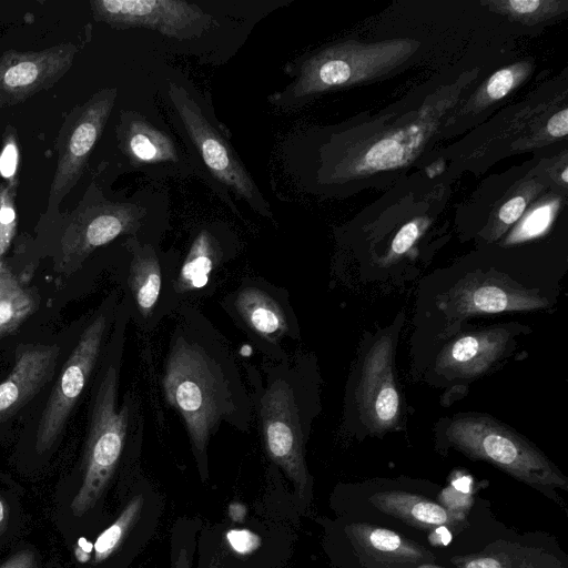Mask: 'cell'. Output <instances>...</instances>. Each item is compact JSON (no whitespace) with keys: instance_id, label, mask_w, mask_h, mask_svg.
I'll use <instances>...</instances> for the list:
<instances>
[{"instance_id":"obj_1","label":"cell","mask_w":568,"mask_h":568,"mask_svg":"<svg viewBox=\"0 0 568 568\" xmlns=\"http://www.w3.org/2000/svg\"><path fill=\"white\" fill-rule=\"evenodd\" d=\"M161 376L166 403L181 416L202 473L207 448L222 424L247 432L253 407L227 341L194 305L175 313Z\"/></svg>"},{"instance_id":"obj_2","label":"cell","mask_w":568,"mask_h":568,"mask_svg":"<svg viewBox=\"0 0 568 568\" xmlns=\"http://www.w3.org/2000/svg\"><path fill=\"white\" fill-rule=\"evenodd\" d=\"M245 372L265 450L303 496L310 483L305 446L318 413L314 361L292 353L261 367L246 363Z\"/></svg>"},{"instance_id":"obj_3","label":"cell","mask_w":568,"mask_h":568,"mask_svg":"<svg viewBox=\"0 0 568 568\" xmlns=\"http://www.w3.org/2000/svg\"><path fill=\"white\" fill-rule=\"evenodd\" d=\"M120 355L112 357L102 373L91 412L80 479L59 499V525L72 537L98 507L122 457L136 404L129 394L118 404Z\"/></svg>"},{"instance_id":"obj_4","label":"cell","mask_w":568,"mask_h":568,"mask_svg":"<svg viewBox=\"0 0 568 568\" xmlns=\"http://www.w3.org/2000/svg\"><path fill=\"white\" fill-rule=\"evenodd\" d=\"M445 438L464 454L487 460L531 485L550 487L566 483L544 454L490 417H456L447 424Z\"/></svg>"},{"instance_id":"obj_5","label":"cell","mask_w":568,"mask_h":568,"mask_svg":"<svg viewBox=\"0 0 568 568\" xmlns=\"http://www.w3.org/2000/svg\"><path fill=\"white\" fill-rule=\"evenodd\" d=\"M418 45L413 40H395L373 44L345 42L327 47L304 61L298 77L287 88L290 98H308L376 78L402 63Z\"/></svg>"},{"instance_id":"obj_6","label":"cell","mask_w":568,"mask_h":568,"mask_svg":"<svg viewBox=\"0 0 568 568\" xmlns=\"http://www.w3.org/2000/svg\"><path fill=\"white\" fill-rule=\"evenodd\" d=\"M146 210L136 203L106 200L94 183L69 215L59 244L55 272L69 276L97 248L122 235L138 237Z\"/></svg>"},{"instance_id":"obj_7","label":"cell","mask_w":568,"mask_h":568,"mask_svg":"<svg viewBox=\"0 0 568 568\" xmlns=\"http://www.w3.org/2000/svg\"><path fill=\"white\" fill-rule=\"evenodd\" d=\"M229 316L266 359L288 357L286 343L300 338L288 292L261 278H244L221 302Z\"/></svg>"},{"instance_id":"obj_8","label":"cell","mask_w":568,"mask_h":568,"mask_svg":"<svg viewBox=\"0 0 568 568\" xmlns=\"http://www.w3.org/2000/svg\"><path fill=\"white\" fill-rule=\"evenodd\" d=\"M129 261L124 275V305L129 317L145 333L154 331L181 305L175 295L180 262L165 257L153 243L129 236L123 243Z\"/></svg>"},{"instance_id":"obj_9","label":"cell","mask_w":568,"mask_h":568,"mask_svg":"<svg viewBox=\"0 0 568 568\" xmlns=\"http://www.w3.org/2000/svg\"><path fill=\"white\" fill-rule=\"evenodd\" d=\"M114 303L101 311L82 332L55 382L39 420L36 452H48L67 424L100 357Z\"/></svg>"},{"instance_id":"obj_10","label":"cell","mask_w":568,"mask_h":568,"mask_svg":"<svg viewBox=\"0 0 568 568\" xmlns=\"http://www.w3.org/2000/svg\"><path fill=\"white\" fill-rule=\"evenodd\" d=\"M168 93L187 135L211 174L244 199L258 214L272 219L268 202L262 196L230 143L212 126L195 100L184 88L171 81Z\"/></svg>"},{"instance_id":"obj_11","label":"cell","mask_w":568,"mask_h":568,"mask_svg":"<svg viewBox=\"0 0 568 568\" xmlns=\"http://www.w3.org/2000/svg\"><path fill=\"white\" fill-rule=\"evenodd\" d=\"M115 98V88L102 89L67 116L57 139L58 164L49 192V213L82 178Z\"/></svg>"},{"instance_id":"obj_12","label":"cell","mask_w":568,"mask_h":568,"mask_svg":"<svg viewBox=\"0 0 568 568\" xmlns=\"http://www.w3.org/2000/svg\"><path fill=\"white\" fill-rule=\"evenodd\" d=\"M94 20L115 29L144 28L178 40L201 37L217 24L200 7L180 0H91Z\"/></svg>"},{"instance_id":"obj_13","label":"cell","mask_w":568,"mask_h":568,"mask_svg":"<svg viewBox=\"0 0 568 568\" xmlns=\"http://www.w3.org/2000/svg\"><path fill=\"white\" fill-rule=\"evenodd\" d=\"M547 305V300L537 291L506 275L471 274L447 293L439 307L450 320H463L473 315L534 311Z\"/></svg>"},{"instance_id":"obj_14","label":"cell","mask_w":568,"mask_h":568,"mask_svg":"<svg viewBox=\"0 0 568 568\" xmlns=\"http://www.w3.org/2000/svg\"><path fill=\"white\" fill-rule=\"evenodd\" d=\"M77 48L63 42L40 51L8 50L0 57V110L50 89L71 68Z\"/></svg>"},{"instance_id":"obj_15","label":"cell","mask_w":568,"mask_h":568,"mask_svg":"<svg viewBox=\"0 0 568 568\" xmlns=\"http://www.w3.org/2000/svg\"><path fill=\"white\" fill-rule=\"evenodd\" d=\"M393 341L378 338L367 352L356 389V404L373 430L390 428L398 419L399 394L393 374Z\"/></svg>"},{"instance_id":"obj_16","label":"cell","mask_w":568,"mask_h":568,"mask_svg":"<svg viewBox=\"0 0 568 568\" xmlns=\"http://www.w3.org/2000/svg\"><path fill=\"white\" fill-rule=\"evenodd\" d=\"M60 347L58 345L21 344L14 353V365L0 383V424L17 414L52 378Z\"/></svg>"},{"instance_id":"obj_17","label":"cell","mask_w":568,"mask_h":568,"mask_svg":"<svg viewBox=\"0 0 568 568\" xmlns=\"http://www.w3.org/2000/svg\"><path fill=\"white\" fill-rule=\"evenodd\" d=\"M229 258L230 254L221 240L210 230H201L178 267V302L194 304L211 296L219 283V273Z\"/></svg>"},{"instance_id":"obj_18","label":"cell","mask_w":568,"mask_h":568,"mask_svg":"<svg viewBox=\"0 0 568 568\" xmlns=\"http://www.w3.org/2000/svg\"><path fill=\"white\" fill-rule=\"evenodd\" d=\"M509 339L506 327L460 335L440 352L436 368L453 378L477 377L505 354Z\"/></svg>"},{"instance_id":"obj_19","label":"cell","mask_w":568,"mask_h":568,"mask_svg":"<svg viewBox=\"0 0 568 568\" xmlns=\"http://www.w3.org/2000/svg\"><path fill=\"white\" fill-rule=\"evenodd\" d=\"M116 133L121 151L134 165L179 160L172 139L139 113L122 112Z\"/></svg>"},{"instance_id":"obj_20","label":"cell","mask_w":568,"mask_h":568,"mask_svg":"<svg viewBox=\"0 0 568 568\" xmlns=\"http://www.w3.org/2000/svg\"><path fill=\"white\" fill-rule=\"evenodd\" d=\"M142 505V496L133 497L112 525L103 530L94 542L80 537L77 542L71 544L74 561L80 566L89 562L91 567H98L111 558L139 518Z\"/></svg>"},{"instance_id":"obj_21","label":"cell","mask_w":568,"mask_h":568,"mask_svg":"<svg viewBox=\"0 0 568 568\" xmlns=\"http://www.w3.org/2000/svg\"><path fill=\"white\" fill-rule=\"evenodd\" d=\"M38 308V296L7 268L0 278V339L14 332Z\"/></svg>"},{"instance_id":"obj_22","label":"cell","mask_w":568,"mask_h":568,"mask_svg":"<svg viewBox=\"0 0 568 568\" xmlns=\"http://www.w3.org/2000/svg\"><path fill=\"white\" fill-rule=\"evenodd\" d=\"M384 496V495H383ZM389 497H385L386 501L399 504V514H407L410 518L418 523L428 525H443L449 520L448 511L439 506L438 504L429 500L415 499V498H403L402 495L397 497L393 494H387ZM392 506V508H399Z\"/></svg>"},{"instance_id":"obj_23","label":"cell","mask_w":568,"mask_h":568,"mask_svg":"<svg viewBox=\"0 0 568 568\" xmlns=\"http://www.w3.org/2000/svg\"><path fill=\"white\" fill-rule=\"evenodd\" d=\"M498 11L508 13L510 17L523 20H540L558 12L560 2L540 0H510L493 2Z\"/></svg>"},{"instance_id":"obj_24","label":"cell","mask_w":568,"mask_h":568,"mask_svg":"<svg viewBox=\"0 0 568 568\" xmlns=\"http://www.w3.org/2000/svg\"><path fill=\"white\" fill-rule=\"evenodd\" d=\"M14 187L16 184L0 185V255L8 250L17 227Z\"/></svg>"},{"instance_id":"obj_25","label":"cell","mask_w":568,"mask_h":568,"mask_svg":"<svg viewBox=\"0 0 568 568\" xmlns=\"http://www.w3.org/2000/svg\"><path fill=\"white\" fill-rule=\"evenodd\" d=\"M19 506L16 495L0 490V548L18 532Z\"/></svg>"},{"instance_id":"obj_26","label":"cell","mask_w":568,"mask_h":568,"mask_svg":"<svg viewBox=\"0 0 568 568\" xmlns=\"http://www.w3.org/2000/svg\"><path fill=\"white\" fill-rule=\"evenodd\" d=\"M0 568H57L32 545L21 544L0 564Z\"/></svg>"},{"instance_id":"obj_27","label":"cell","mask_w":568,"mask_h":568,"mask_svg":"<svg viewBox=\"0 0 568 568\" xmlns=\"http://www.w3.org/2000/svg\"><path fill=\"white\" fill-rule=\"evenodd\" d=\"M524 73L518 65L501 69L494 73L487 85L486 93L491 100L504 98L516 84L517 80Z\"/></svg>"},{"instance_id":"obj_28","label":"cell","mask_w":568,"mask_h":568,"mask_svg":"<svg viewBox=\"0 0 568 568\" xmlns=\"http://www.w3.org/2000/svg\"><path fill=\"white\" fill-rule=\"evenodd\" d=\"M19 162V148L14 133H6L0 152V175L9 180L10 184H16Z\"/></svg>"},{"instance_id":"obj_29","label":"cell","mask_w":568,"mask_h":568,"mask_svg":"<svg viewBox=\"0 0 568 568\" xmlns=\"http://www.w3.org/2000/svg\"><path fill=\"white\" fill-rule=\"evenodd\" d=\"M226 538L232 549L241 555L253 552L261 544L258 536L245 529L230 530Z\"/></svg>"},{"instance_id":"obj_30","label":"cell","mask_w":568,"mask_h":568,"mask_svg":"<svg viewBox=\"0 0 568 568\" xmlns=\"http://www.w3.org/2000/svg\"><path fill=\"white\" fill-rule=\"evenodd\" d=\"M368 540L372 547L383 552L396 551L402 546V538L396 532L383 528L373 529Z\"/></svg>"},{"instance_id":"obj_31","label":"cell","mask_w":568,"mask_h":568,"mask_svg":"<svg viewBox=\"0 0 568 568\" xmlns=\"http://www.w3.org/2000/svg\"><path fill=\"white\" fill-rule=\"evenodd\" d=\"M419 233L420 229L417 221L405 224L392 242V253L395 255L406 253L412 247Z\"/></svg>"},{"instance_id":"obj_32","label":"cell","mask_w":568,"mask_h":568,"mask_svg":"<svg viewBox=\"0 0 568 568\" xmlns=\"http://www.w3.org/2000/svg\"><path fill=\"white\" fill-rule=\"evenodd\" d=\"M550 217L551 205L547 204L537 209L527 217L523 224V234L526 236H531L540 233L548 225Z\"/></svg>"},{"instance_id":"obj_33","label":"cell","mask_w":568,"mask_h":568,"mask_svg":"<svg viewBox=\"0 0 568 568\" xmlns=\"http://www.w3.org/2000/svg\"><path fill=\"white\" fill-rule=\"evenodd\" d=\"M526 207V199L516 196L507 201L499 210V219L504 224H511L518 220Z\"/></svg>"},{"instance_id":"obj_34","label":"cell","mask_w":568,"mask_h":568,"mask_svg":"<svg viewBox=\"0 0 568 568\" xmlns=\"http://www.w3.org/2000/svg\"><path fill=\"white\" fill-rule=\"evenodd\" d=\"M548 133L555 138L565 136L568 133V110L565 108L550 118L547 124Z\"/></svg>"},{"instance_id":"obj_35","label":"cell","mask_w":568,"mask_h":568,"mask_svg":"<svg viewBox=\"0 0 568 568\" xmlns=\"http://www.w3.org/2000/svg\"><path fill=\"white\" fill-rule=\"evenodd\" d=\"M465 568H501V566L495 558L480 557L468 561Z\"/></svg>"},{"instance_id":"obj_36","label":"cell","mask_w":568,"mask_h":568,"mask_svg":"<svg viewBox=\"0 0 568 568\" xmlns=\"http://www.w3.org/2000/svg\"><path fill=\"white\" fill-rule=\"evenodd\" d=\"M172 568H190V560L185 549H181Z\"/></svg>"},{"instance_id":"obj_37","label":"cell","mask_w":568,"mask_h":568,"mask_svg":"<svg viewBox=\"0 0 568 568\" xmlns=\"http://www.w3.org/2000/svg\"><path fill=\"white\" fill-rule=\"evenodd\" d=\"M567 172H568V169L566 168V169H564V171H562V175H561V179H562V181H564L565 183H567V180H568Z\"/></svg>"},{"instance_id":"obj_38","label":"cell","mask_w":568,"mask_h":568,"mask_svg":"<svg viewBox=\"0 0 568 568\" xmlns=\"http://www.w3.org/2000/svg\"><path fill=\"white\" fill-rule=\"evenodd\" d=\"M418 568H440V567L433 566V565H423V566H419Z\"/></svg>"},{"instance_id":"obj_39","label":"cell","mask_w":568,"mask_h":568,"mask_svg":"<svg viewBox=\"0 0 568 568\" xmlns=\"http://www.w3.org/2000/svg\"><path fill=\"white\" fill-rule=\"evenodd\" d=\"M6 267L0 263V278L2 277L3 273L6 272Z\"/></svg>"}]
</instances>
